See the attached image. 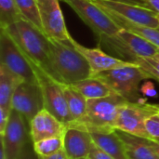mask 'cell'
<instances>
[{"mask_svg":"<svg viewBox=\"0 0 159 159\" xmlns=\"http://www.w3.org/2000/svg\"><path fill=\"white\" fill-rule=\"evenodd\" d=\"M92 77L99 78L115 93L130 102H142L140 85L143 80L151 78L136 62L131 65L102 72Z\"/></svg>","mask_w":159,"mask_h":159,"instance_id":"cell-4","label":"cell"},{"mask_svg":"<svg viewBox=\"0 0 159 159\" xmlns=\"http://www.w3.org/2000/svg\"><path fill=\"white\" fill-rule=\"evenodd\" d=\"M136 62L151 78L159 81V61L156 58H142L136 57L133 61Z\"/></svg>","mask_w":159,"mask_h":159,"instance_id":"cell-26","label":"cell"},{"mask_svg":"<svg viewBox=\"0 0 159 159\" xmlns=\"http://www.w3.org/2000/svg\"><path fill=\"white\" fill-rule=\"evenodd\" d=\"M147 141H148V144L154 150V152L156 153V155L157 156L159 159V143H157V141H155L153 139H147Z\"/></svg>","mask_w":159,"mask_h":159,"instance_id":"cell-35","label":"cell"},{"mask_svg":"<svg viewBox=\"0 0 159 159\" xmlns=\"http://www.w3.org/2000/svg\"><path fill=\"white\" fill-rule=\"evenodd\" d=\"M4 29L7 31L32 62L41 67L45 72L48 71L49 39L42 30L23 17Z\"/></svg>","mask_w":159,"mask_h":159,"instance_id":"cell-2","label":"cell"},{"mask_svg":"<svg viewBox=\"0 0 159 159\" xmlns=\"http://www.w3.org/2000/svg\"><path fill=\"white\" fill-rule=\"evenodd\" d=\"M92 3L100 7L109 9L123 18L149 27L159 28V19L157 13L151 8L144 7L138 5H132L122 2H116L110 0H90Z\"/></svg>","mask_w":159,"mask_h":159,"instance_id":"cell-12","label":"cell"},{"mask_svg":"<svg viewBox=\"0 0 159 159\" xmlns=\"http://www.w3.org/2000/svg\"><path fill=\"white\" fill-rule=\"evenodd\" d=\"M31 63L42 89L45 109L68 127L74 120L68 109L62 85L51 77L41 67L32 61Z\"/></svg>","mask_w":159,"mask_h":159,"instance_id":"cell-5","label":"cell"},{"mask_svg":"<svg viewBox=\"0 0 159 159\" xmlns=\"http://www.w3.org/2000/svg\"><path fill=\"white\" fill-rule=\"evenodd\" d=\"M116 38L120 44L118 53H123L130 57L131 61H133L136 57L155 58L159 53V48L157 46L126 29L121 28Z\"/></svg>","mask_w":159,"mask_h":159,"instance_id":"cell-13","label":"cell"},{"mask_svg":"<svg viewBox=\"0 0 159 159\" xmlns=\"http://www.w3.org/2000/svg\"><path fill=\"white\" fill-rule=\"evenodd\" d=\"M62 89L74 122L80 120L87 113L88 100L72 85H62Z\"/></svg>","mask_w":159,"mask_h":159,"instance_id":"cell-22","label":"cell"},{"mask_svg":"<svg viewBox=\"0 0 159 159\" xmlns=\"http://www.w3.org/2000/svg\"><path fill=\"white\" fill-rule=\"evenodd\" d=\"M27 120L15 110H11L9 120L3 136L1 147L7 159H18L24 146L30 142V131L27 129Z\"/></svg>","mask_w":159,"mask_h":159,"instance_id":"cell-9","label":"cell"},{"mask_svg":"<svg viewBox=\"0 0 159 159\" xmlns=\"http://www.w3.org/2000/svg\"><path fill=\"white\" fill-rule=\"evenodd\" d=\"M11 111L0 107V136H3L7 129Z\"/></svg>","mask_w":159,"mask_h":159,"instance_id":"cell-29","label":"cell"},{"mask_svg":"<svg viewBox=\"0 0 159 159\" xmlns=\"http://www.w3.org/2000/svg\"><path fill=\"white\" fill-rule=\"evenodd\" d=\"M101 8H102V7H101ZM102 9L120 28L126 29L129 32H132V33L145 38L146 40H148L149 42H151L152 44H154L155 46L159 48V29L132 22V21L123 18L119 14H116L109 9H106V8H102Z\"/></svg>","mask_w":159,"mask_h":159,"instance_id":"cell-20","label":"cell"},{"mask_svg":"<svg viewBox=\"0 0 159 159\" xmlns=\"http://www.w3.org/2000/svg\"><path fill=\"white\" fill-rule=\"evenodd\" d=\"M24 80L0 64V107L6 110H12L11 102L14 92Z\"/></svg>","mask_w":159,"mask_h":159,"instance_id":"cell-19","label":"cell"},{"mask_svg":"<svg viewBox=\"0 0 159 159\" xmlns=\"http://www.w3.org/2000/svg\"><path fill=\"white\" fill-rule=\"evenodd\" d=\"M128 102L129 101L116 93L103 98L88 100L85 116L69 126L80 127L89 132L115 130L118 113Z\"/></svg>","mask_w":159,"mask_h":159,"instance_id":"cell-3","label":"cell"},{"mask_svg":"<svg viewBox=\"0 0 159 159\" xmlns=\"http://www.w3.org/2000/svg\"><path fill=\"white\" fill-rule=\"evenodd\" d=\"M115 131L123 142L129 159H158L148 144L146 138L135 136L119 129H115Z\"/></svg>","mask_w":159,"mask_h":159,"instance_id":"cell-17","label":"cell"},{"mask_svg":"<svg viewBox=\"0 0 159 159\" xmlns=\"http://www.w3.org/2000/svg\"><path fill=\"white\" fill-rule=\"evenodd\" d=\"M18 159H38V156L34 152V144L30 143V142L24 146L20 156Z\"/></svg>","mask_w":159,"mask_h":159,"instance_id":"cell-30","label":"cell"},{"mask_svg":"<svg viewBox=\"0 0 159 159\" xmlns=\"http://www.w3.org/2000/svg\"><path fill=\"white\" fill-rule=\"evenodd\" d=\"M71 41L73 45L83 54V56L88 61L90 69H91V77L104 71L112 70L118 67H123L127 65H131L135 63L134 61H126L118 58H115L103 52L100 48H89L82 46L78 42H76L73 37H71Z\"/></svg>","mask_w":159,"mask_h":159,"instance_id":"cell-16","label":"cell"},{"mask_svg":"<svg viewBox=\"0 0 159 159\" xmlns=\"http://www.w3.org/2000/svg\"><path fill=\"white\" fill-rule=\"evenodd\" d=\"M11 106L30 123L39 112L45 109L43 93L38 81L20 83L14 92Z\"/></svg>","mask_w":159,"mask_h":159,"instance_id":"cell-10","label":"cell"},{"mask_svg":"<svg viewBox=\"0 0 159 159\" xmlns=\"http://www.w3.org/2000/svg\"><path fill=\"white\" fill-rule=\"evenodd\" d=\"M33 144L38 157H50L63 150V136L45 139Z\"/></svg>","mask_w":159,"mask_h":159,"instance_id":"cell-23","label":"cell"},{"mask_svg":"<svg viewBox=\"0 0 159 159\" xmlns=\"http://www.w3.org/2000/svg\"><path fill=\"white\" fill-rule=\"evenodd\" d=\"M38 159H68L65 152L63 150L58 152L57 154L50 157H38Z\"/></svg>","mask_w":159,"mask_h":159,"instance_id":"cell-32","label":"cell"},{"mask_svg":"<svg viewBox=\"0 0 159 159\" xmlns=\"http://www.w3.org/2000/svg\"><path fill=\"white\" fill-rule=\"evenodd\" d=\"M89 158L90 159H116L113 157H111L110 155H108L107 153L103 152L102 149H100L98 146H96L93 143V145L91 147Z\"/></svg>","mask_w":159,"mask_h":159,"instance_id":"cell-28","label":"cell"},{"mask_svg":"<svg viewBox=\"0 0 159 159\" xmlns=\"http://www.w3.org/2000/svg\"><path fill=\"white\" fill-rule=\"evenodd\" d=\"M0 64L6 66L24 81L37 82L30 60L4 28L0 29Z\"/></svg>","mask_w":159,"mask_h":159,"instance_id":"cell-8","label":"cell"},{"mask_svg":"<svg viewBox=\"0 0 159 159\" xmlns=\"http://www.w3.org/2000/svg\"><path fill=\"white\" fill-rule=\"evenodd\" d=\"M155 58H156L157 60H158V61H159V53L157 54V56H156V57H155Z\"/></svg>","mask_w":159,"mask_h":159,"instance_id":"cell-37","label":"cell"},{"mask_svg":"<svg viewBox=\"0 0 159 159\" xmlns=\"http://www.w3.org/2000/svg\"><path fill=\"white\" fill-rule=\"evenodd\" d=\"M87 100L107 97L115 93L104 82L97 77H89L72 85Z\"/></svg>","mask_w":159,"mask_h":159,"instance_id":"cell-21","label":"cell"},{"mask_svg":"<svg viewBox=\"0 0 159 159\" xmlns=\"http://www.w3.org/2000/svg\"><path fill=\"white\" fill-rule=\"evenodd\" d=\"M15 3L22 17L43 31L36 0H15Z\"/></svg>","mask_w":159,"mask_h":159,"instance_id":"cell-25","label":"cell"},{"mask_svg":"<svg viewBox=\"0 0 159 159\" xmlns=\"http://www.w3.org/2000/svg\"><path fill=\"white\" fill-rule=\"evenodd\" d=\"M42 28L48 38L69 40L71 35L67 30L59 0H36Z\"/></svg>","mask_w":159,"mask_h":159,"instance_id":"cell-11","label":"cell"},{"mask_svg":"<svg viewBox=\"0 0 159 159\" xmlns=\"http://www.w3.org/2000/svg\"><path fill=\"white\" fill-rule=\"evenodd\" d=\"M78 159H90V158H89V157H84V158H78Z\"/></svg>","mask_w":159,"mask_h":159,"instance_id":"cell-39","label":"cell"},{"mask_svg":"<svg viewBox=\"0 0 159 159\" xmlns=\"http://www.w3.org/2000/svg\"><path fill=\"white\" fill-rule=\"evenodd\" d=\"M61 1L68 4L80 19L104 42L115 38L121 29L102 8L90 0Z\"/></svg>","mask_w":159,"mask_h":159,"instance_id":"cell-6","label":"cell"},{"mask_svg":"<svg viewBox=\"0 0 159 159\" xmlns=\"http://www.w3.org/2000/svg\"><path fill=\"white\" fill-rule=\"evenodd\" d=\"M21 17L15 0H0V28H7Z\"/></svg>","mask_w":159,"mask_h":159,"instance_id":"cell-24","label":"cell"},{"mask_svg":"<svg viewBox=\"0 0 159 159\" xmlns=\"http://www.w3.org/2000/svg\"><path fill=\"white\" fill-rule=\"evenodd\" d=\"M141 92H143L144 95L151 96V97L157 95V91L154 88V85L151 82H145L141 89Z\"/></svg>","mask_w":159,"mask_h":159,"instance_id":"cell-31","label":"cell"},{"mask_svg":"<svg viewBox=\"0 0 159 159\" xmlns=\"http://www.w3.org/2000/svg\"><path fill=\"white\" fill-rule=\"evenodd\" d=\"M154 140V139H153ZM155 141H157V143H159V138H157V139H155Z\"/></svg>","mask_w":159,"mask_h":159,"instance_id":"cell-38","label":"cell"},{"mask_svg":"<svg viewBox=\"0 0 159 159\" xmlns=\"http://www.w3.org/2000/svg\"><path fill=\"white\" fill-rule=\"evenodd\" d=\"M72 37V36H71ZM49 39V68L47 72L62 85L75 83L91 77L90 66L83 54L69 40Z\"/></svg>","mask_w":159,"mask_h":159,"instance_id":"cell-1","label":"cell"},{"mask_svg":"<svg viewBox=\"0 0 159 159\" xmlns=\"http://www.w3.org/2000/svg\"><path fill=\"white\" fill-rule=\"evenodd\" d=\"M157 17H158V19H159V14H158V15H157ZM158 29H159V28H158Z\"/></svg>","mask_w":159,"mask_h":159,"instance_id":"cell-40","label":"cell"},{"mask_svg":"<svg viewBox=\"0 0 159 159\" xmlns=\"http://www.w3.org/2000/svg\"><path fill=\"white\" fill-rule=\"evenodd\" d=\"M29 127L33 143L48 138L63 136L67 128L46 109L39 112L31 120Z\"/></svg>","mask_w":159,"mask_h":159,"instance_id":"cell-15","label":"cell"},{"mask_svg":"<svg viewBox=\"0 0 159 159\" xmlns=\"http://www.w3.org/2000/svg\"><path fill=\"white\" fill-rule=\"evenodd\" d=\"M89 133L94 144L103 152L116 159H129L124 143L115 130L92 131Z\"/></svg>","mask_w":159,"mask_h":159,"instance_id":"cell-18","label":"cell"},{"mask_svg":"<svg viewBox=\"0 0 159 159\" xmlns=\"http://www.w3.org/2000/svg\"><path fill=\"white\" fill-rule=\"evenodd\" d=\"M110 1H116V2H122V3H128V4H132V5H138L142 6L144 7H148L146 3L143 0H110ZM149 8V7H148Z\"/></svg>","mask_w":159,"mask_h":159,"instance_id":"cell-34","label":"cell"},{"mask_svg":"<svg viewBox=\"0 0 159 159\" xmlns=\"http://www.w3.org/2000/svg\"><path fill=\"white\" fill-rule=\"evenodd\" d=\"M93 141L90 133L80 127L68 126L63 134V151L68 159L89 157Z\"/></svg>","mask_w":159,"mask_h":159,"instance_id":"cell-14","label":"cell"},{"mask_svg":"<svg viewBox=\"0 0 159 159\" xmlns=\"http://www.w3.org/2000/svg\"><path fill=\"white\" fill-rule=\"evenodd\" d=\"M145 126L150 139L159 138V113L148 118Z\"/></svg>","mask_w":159,"mask_h":159,"instance_id":"cell-27","label":"cell"},{"mask_svg":"<svg viewBox=\"0 0 159 159\" xmlns=\"http://www.w3.org/2000/svg\"><path fill=\"white\" fill-rule=\"evenodd\" d=\"M157 113H159V104L129 102L118 113L116 129L150 139L145 124L148 118Z\"/></svg>","mask_w":159,"mask_h":159,"instance_id":"cell-7","label":"cell"},{"mask_svg":"<svg viewBox=\"0 0 159 159\" xmlns=\"http://www.w3.org/2000/svg\"><path fill=\"white\" fill-rule=\"evenodd\" d=\"M0 159H7L6 156H5V152H4L2 147H1V150H0Z\"/></svg>","mask_w":159,"mask_h":159,"instance_id":"cell-36","label":"cell"},{"mask_svg":"<svg viewBox=\"0 0 159 159\" xmlns=\"http://www.w3.org/2000/svg\"><path fill=\"white\" fill-rule=\"evenodd\" d=\"M143 1L146 3L149 8L153 9L154 11L159 14V0H143Z\"/></svg>","mask_w":159,"mask_h":159,"instance_id":"cell-33","label":"cell"}]
</instances>
